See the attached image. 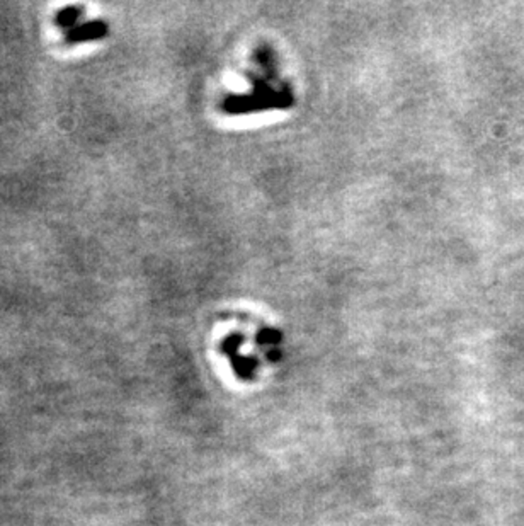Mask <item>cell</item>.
<instances>
[{
	"label": "cell",
	"instance_id": "6da1fadb",
	"mask_svg": "<svg viewBox=\"0 0 524 526\" xmlns=\"http://www.w3.org/2000/svg\"><path fill=\"white\" fill-rule=\"evenodd\" d=\"M107 34V24L104 21H89V22H81L73 30L65 33V43L67 45H79L85 41H94L101 39Z\"/></svg>",
	"mask_w": 524,
	"mask_h": 526
},
{
	"label": "cell",
	"instance_id": "7a4b0ae2",
	"mask_svg": "<svg viewBox=\"0 0 524 526\" xmlns=\"http://www.w3.org/2000/svg\"><path fill=\"white\" fill-rule=\"evenodd\" d=\"M82 14H84V11H82L81 7H77V5H70V7L62 9L60 13H56V16H55V24H56L60 30H65V33H67L70 30H73L75 26H79V21H81Z\"/></svg>",
	"mask_w": 524,
	"mask_h": 526
}]
</instances>
